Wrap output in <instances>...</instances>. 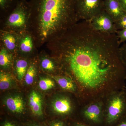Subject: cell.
I'll list each match as a JSON object with an SVG mask.
<instances>
[{
  "mask_svg": "<svg viewBox=\"0 0 126 126\" xmlns=\"http://www.w3.org/2000/svg\"><path fill=\"white\" fill-rule=\"evenodd\" d=\"M120 45L116 34L97 31L88 21L82 20L46 46L60 67L74 79L85 106L105 101L126 87Z\"/></svg>",
  "mask_w": 126,
  "mask_h": 126,
  "instance_id": "6da1fadb",
  "label": "cell"
},
{
  "mask_svg": "<svg viewBox=\"0 0 126 126\" xmlns=\"http://www.w3.org/2000/svg\"><path fill=\"white\" fill-rule=\"evenodd\" d=\"M29 31L36 47L56 39L79 22L75 0H30Z\"/></svg>",
  "mask_w": 126,
  "mask_h": 126,
  "instance_id": "7a4b0ae2",
  "label": "cell"
},
{
  "mask_svg": "<svg viewBox=\"0 0 126 126\" xmlns=\"http://www.w3.org/2000/svg\"><path fill=\"white\" fill-rule=\"evenodd\" d=\"M30 7L27 0H20L15 9L0 19V30L20 34L29 31Z\"/></svg>",
  "mask_w": 126,
  "mask_h": 126,
  "instance_id": "3957f363",
  "label": "cell"
},
{
  "mask_svg": "<svg viewBox=\"0 0 126 126\" xmlns=\"http://www.w3.org/2000/svg\"><path fill=\"white\" fill-rule=\"evenodd\" d=\"M104 121L109 126L118 123L126 116V87L112 93L106 99Z\"/></svg>",
  "mask_w": 126,
  "mask_h": 126,
  "instance_id": "277c9868",
  "label": "cell"
},
{
  "mask_svg": "<svg viewBox=\"0 0 126 126\" xmlns=\"http://www.w3.org/2000/svg\"><path fill=\"white\" fill-rule=\"evenodd\" d=\"M75 10L78 21L90 20L104 10V0H75Z\"/></svg>",
  "mask_w": 126,
  "mask_h": 126,
  "instance_id": "5b68a950",
  "label": "cell"
},
{
  "mask_svg": "<svg viewBox=\"0 0 126 126\" xmlns=\"http://www.w3.org/2000/svg\"><path fill=\"white\" fill-rule=\"evenodd\" d=\"M105 101H97L85 105L82 111L87 121L94 124H101L104 121Z\"/></svg>",
  "mask_w": 126,
  "mask_h": 126,
  "instance_id": "8992f818",
  "label": "cell"
},
{
  "mask_svg": "<svg viewBox=\"0 0 126 126\" xmlns=\"http://www.w3.org/2000/svg\"><path fill=\"white\" fill-rule=\"evenodd\" d=\"M88 21L93 28L97 31L109 34H116L117 32L115 21L105 10Z\"/></svg>",
  "mask_w": 126,
  "mask_h": 126,
  "instance_id": "52a82bcc",
  "label": "cell"
},
{
  "mask_svg": "<svg viewBox=\"0 0 126 126\" xmlns=\"http://www.w3.org/2000/svg\"><path fill=\"white\" fill-rule=\"evenodd\" d=\"M37 48L33 36L29 31L19 34L17 55L30 58L36 54Z\"/></svg>",
  "mask_w": 126,
  "mask_h": 126,
  "instance_id": "ba28073f",
  "label": "cell"
},
{
  "mask_svg": "<svg viewBox=\"0 0 126 126\" xmlns=\"http://www.w3.org/2000/svg\"><path fill=\"white\" fill-rule=\"evenodd\" d=\"M19 34L0 30V45L5 47L15 56L17 55Z\"/></svg>",
  "mask_w": 126,
  "mask_h": 126,
  "instance_id": "9c48e42d",
  "label": "cell"
},
{
  "mask_svg": "<svg viewBox=\"0 0 126 126\" xmlns=\"http://www.w3.org/2000/svg\"><path fill=\"white\" fill-rule=\"evenodd\" d=\"M52 109L56 114L61 116L70 115L73 110V106L70 98L65 96L57 97L53 101Z\"/></svg>",
  "mask_w": 126,
  "mask_h": 126,
  "instance_id": "30bf717a",
  "label": "cell"
},
{
  "mask_svg": "<svg viewBox=\"0 0 126 126\" xmlns=\"http://www.w3.org/2000/svg\"><path fill=\"white\" fill-rule=\"evenodd\" d=\"M104 6L105 11L110 15L115 22L126 13L119 0H104Z\"/></svg>",
  "mask_w": 126,
  "mask_h": 126,
  "instance_id": "8fae6325",
  "label": "cell"
},
{
  "mask_svg": "<svg viewBox=\"0 0 126 126\" xmlns=\"http://www.w3.org/2000/svg\"><path fill=\"white\" fill-rule=\"evenodd\" d=\"M39 62L40 68L47 73H53L60 68L58 63L54 57H50L44 52L39 55Z\"/></svg>",
  "mask_w": 126,
  "mask_h": 126,
  "instance_id": "7c38bea8",
  "label": "cell"
},
{
  "mask_svg": "<svg viewBox=\"0 0 126 126\" xmlns=\"http://www.w3.org/2000/svg\"><path fill=\"white\" fill-rule=\"evenodd\" d=\"M29 105L32 113L35 116H43L42 100L40 94L35 91L31 93L29 97Z\"/></svg>",
  "mask_w": 126,
  "mask_h": 126,
  "instance_id": "4fadbf2b",
  "label": "cell"
},
{
  "mask_svg": "<svg viewBox=\"0 0 126 126\" xmlns=\"http://www.w3.org/2000/svg\"><path fill=\"white\" fill-rule=\"evenodd\" d=\"M30 63L28 58L20 55H16L14 60V66L17 78L21 81L25 77Z\"/></svg>",
  "mask_w": 126,
  "mask_h": 126,
  "instance_id": "5bb4252c",
  "label": "cell"
},
{
  "mask_svg": "<svg viewBox=\"0 0 126 126\" xmlns=\"http://www.w3.org/2000/svg\"><path fill=\"white\" fill-rule=\"evenodd\" d=\"M5 103L11 111L16 113H21L25 110L24 100L19 96H11L7 98Z\"/></svg>",
  "mask_w": 126,
  "mask_h": 126,
  "instance_id": "9a60e30c",
  "label": "cell"
},
{
  "mask_svg": "<svg viewBox=\"0 0 126 126\" xmlns=\"http://www.w3.org/2000/svg\"><path fill=\"white\" fill-rule=\"evenodd\" d=\"M63 90L72 93L78 92V87L75 82L70 77L64 76H52Z\"/></svg>",
  "mask_w": 126,
  "mask_h": 126,
  "instance_id": "2e32d148",
  "label": "cell"
},
{
  "mask_svg": "<svg viewBox=\"0 0 126 126\" xmlns=\"http://www.w3.org/2000/svg\"><path fill=\"white\" fill-rule=\"evenodd\" d=\"M16 56L1 45H0V66L2 69H9L14 65Z\"/></svg>",
  "mask_w": 126,
  "mask_h": 126,
  "instance_id": "e0dca14e",
  "label": "cell"
},
{
  "mask_svg": "<svg viewBox=\"0 0 126 126\" xmlns=\"http://www.w3.org/2000/svg\"><path fill=\"white\" fill-rule=\"evenodd\" d=\"M20 0H0V19L4 18L15 9Z\"/></svg>",
  "mask_w": 126,
  "mask_h": 126,
  "instance_id": "ac0fdd59",
  "label": "cell"
},
{
  "mask_svg": "<svg viewBox=\"0 0 126 126\" xmlns=\"http://www.w3.org/2000/svg\"><path fill=\"white\" fill-rule=\"evenodd\" d=\"M35 62L32 60L30 61L29 65L25 75V82L27 85H31L33 83L37 74V64Z\"/></svg>",
  "mask_w": 126,
  "mask_h": 126,
  "instance_id": "d6986e66",
  "label": "cell"
},
{
  "mask_svg": "<svg viewBox=\"0 0 126 126\" xmlns=\"http://www.w3.org/2000/svg\"><path fill=\"white\" fill-rule=\"evenodd\" d=\"M13 79L11 75L4 70L0 72V89L5 90L10 88L11 87Z\"/></svg>",
  "mask_w": 126,
  "mask_h": 126,
  "instance_id": "ffe728a7",
  "label": "cell"
},
{
  "mask_svg": "<svg viewBox=\"0 0 126 126\" xmlns=\"http://www.w3.org/2000/svg\"><path fill=\"white\" fill-rule=\"evenodd\" d=\"M39 86L41 90L46 91L52 89L55 86L54 81L48 78H41L39 82Z\"/></svg>",
  "mask_w": 126,
  "mask_h": 126,
  "instance_id": "44dd1931",
  "label": "cell"
},
{
  "mask_svg": "<svg viewBox=\"0 0 126 126\" xmlns=\"http://www.w3.org/2000/svg\"><path fill=\"white\" fill-rule=\"evenodd\" d=\"M115 25L117 31L126 29V12L119 19L115 21Z\"/></svg>",
  "mask_w": 126,
  "mask_h": 126,
  "instance_id": "7402d4cb",
  "label": "cell"
},
{
  "mask_svg": "<svg viewBox=\"0 0 126 126\" xmlns=\"http://www.w3.org/2000/svg\"><path fill=\"white\" fill-rule=\"evenodd\" d=\"M119 53L122 62L126 67V42L119 47Z\"/></svg>",
  "mask_w": 126,
  "mask_h": 126,
  "instance_id": "603a6c76",
  "label": "cell"
},
{
  "mask_svg": "<svg viewBox=\"0 0 126 126\" xmlns=\"http://www.w3.org/2000/svg\"><path fill=\"white\" fill-rule=\"evenodd\" d=\"M116 34L120 44L126 42V29L118 31Z\"/></svg>",
  "mask_w": 126,
  "mask_h": 126,
  "instance_id": "cb8c5ba5",
  "label": "cell"
},
{
  "mask_svg": "<svg viewBox=\"0 0 126 126\" xmlns=\"http://www.w3.org/2000/svg\"><path fill=\"white\" fill-rule=\"evenodd\" d=\"M50 126H66L64 122L63 121L58 120L52 122Z\"/></svg>",
  "mask_w": 126,
  "mask_h": 126,
  "instance_id": "d4e9b609",
  "label": "cell"
},
{
  "mask_svg": "<svg viewBox=\"0 0 126 126\" xmlns=\"http://www.w3.org/2000/svg\"><path fill=\"white\" fill-rule=\"evenodd\" d=\"M116 126H126V116L118 123Z\"/></svg>",
  "mask_w": 126,
  "mask_h": 126,
  "instance_id": "484cf974",
  "label": "cell"
},
{
  "mask_svg": "<svg viewBox=\"0 0 126 126\" xmlns=\"http://www.w3.org/2000/svg\"><path fill=\"white\" fill-rule=\"evenodd\" d=\"M119 0L124 11L126 12V0Z\"/></svg>",
  "mask_w": 126,
  "mask_h": 126,
  "instance_id": "4316f807",
  "label": "cell"
},
{
  "mask_svg": "<svg viewBox=\"0 0 126 126\" xmlns=\"http://www.w3.org/2000/svg\"><path fill=\"white\" fill-rule=\"evenodd\" d=\"M2 126H15V124L9 122H6L4 123Z\"/></svg>",
  "mask_w": 126,
  "mask_h": 126,
  "instance_id": "83f0119b",
  "label": "cell"
},
{
  "mask_svg": "<svg viewBox=\"0 0 126 126\" xmlns=\"http://www.w3.org/2000/svg\"><path fill=\"white\" fill-rule=\"evenodd\" d=\"M75 126H90L87 124L84 123H78L75 124Z\"/></svg>",
  "mask_w": 126,
  "mask_h": 126,
  "instance_id": "f1b7e54d",
  "label": "cell"
},
{
  "mask_svg": "<svg viewBox=\"0 0 126 126\" xmlns=\"http://www.w3.org/2000/svg\"><path fill=\"white\" fill-rule=\"evenodd\" d=\"M40 126V125H38V124H33V125H31V126Z\"/></svg>",
  "mask_w": 126,
  "mask_h": 126,
  "instance_id": "f546056e",
  "label": "cell"
}]
</instances>
